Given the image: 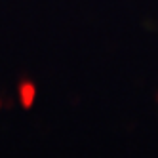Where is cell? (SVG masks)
Wrapping results in <instances>:
<instances>
[{
	"instance_id": "1",
	"label": "cell",
	"mask_w": 158,
	"mask_h": 158,
	"mask_svg": "<svg viewBox=\"0 0 158 158\" xmlns=\"http://www.w3.org/2000/svg\"><path fill=\"white\" fill-rule=\"evenodd\" d=\"M36 99V86L32 80H21L19 82V101H21V107L23 109H31L32 103Z\"/></svg>"
},
{
	"instance_id": "2",
	"label": "cell",
	"mask_w": 158,
	"mask_h": 158,
	"mask_svg": "<svg viewBox=\"0 0 158 158\" xmlns=\"http://www.w3.org/2000/svg\"><path fill=\"white\" fill-rule=\"evenodd\" d=\"M0 107H2V99H0Z\"/></svg>"
}]
</instances>
